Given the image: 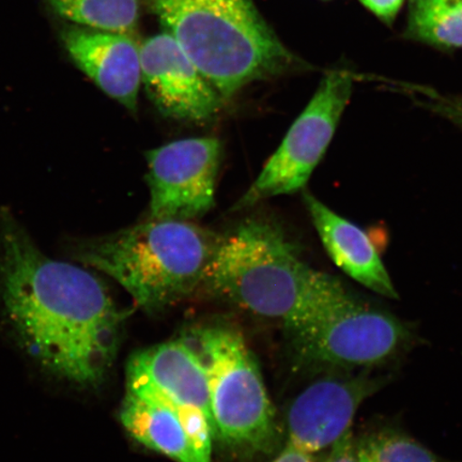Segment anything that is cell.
Here are the masks:
<instances>
[{
    "label": "cell",
    "mask_w": 462,
    "mask_h": 462,
    "mask_svg": "<svg viewBox=\"0 0 462 462\" xmlns=\"http://www.w3.org/2000/svg\"><path fill=\"white\" fill-rule=\"evenodd\" d=\"M314 454L303 452V450L289 446L277 456L273 462H316Z\"/></svg>",
    "instance_id": "obj_21"
},
{
    "label": "cell",
    "mask_w": 462,
    "mask_h": 462,
    "mask_svg": "<svg viewBox=\"0 0 462 462\" xmlns=\"http://www.w3.org/2000/svg\"><path fill=\"white\" fill-rule=\"evenodd\" d=\"M360 462H446L414 439L394 430L367 433L356 440Z\"/></svg>",
    "instance_id": "obj_17"
},
{
    "label": "cell",
    "mask_w": 462,
    "mask_h": 462,
    "mask_svg": "<svg viewBox=\"0 0 462 462\" xmlns=\"http://www.w3.org/2000/svg\"><path fill=\"white\" fill-rule=\"evenodd\" d=\"M406 36L440 48H462V0H409Z\"/></svg>",
    "instance_id": "obj_15"
},
{
    "label": "cell",
    "mask_w": 462,
    "mask_h": 462,
    "mask_svg": "<svg viewBox=\"0 0 462 462\" xmlns=\"http://www.w3.org/2000/svg\"><path fill=\"white\" fill-rule=\"evenodd\" d=\"M146 158L149 218L190 222L215 206L222 159V143L217 138L172 142L150 150Z\"/></svg>",
    "instance_id": "obj_8"
},
{
    "label": "cell",
    "mask_w": 462,
    "mask_h": 462,
    "mask_svg": "<svg viewBox=\"0 0 462 462\" xmlns=\"http://www.w3.org/2000/svg\"><path fill=\"white\" fill-rule=\"evenodd\" d=\"M360 2L380 20L391 23L400 13L403 0H360Z\"/></svg>",
    "instance_id": "obj_20"
},
{
    "label": "cell",
    "mask_w": 462,
    "mask_h": 462,
    "mask_svg": "<svg viewBox=\"0 0 462 462\" xmlns=\"http://www.w3.org/2000/svg\"><path fill=\"white\" fill-rule=\"evenodd\" d=\"M354 77L333 70L322 79L316 94L294 121L284 140L233 211L247 209L275 196L299 192L326 154L350 101Z\"/></svg>",
    "instance_id": "obj_7"
},
{
    "label": "cell",
    "mask_w": 462,
    "mask_h": 462,
    "mask_svg": "<svg viewBox=\"0 0 462 462\" xmlns=\"http://www.w3.org/2000/svg\"><path fill=\"white\" fill-rule=\"evenodd\" d=\"M217 240L188 221L149 218L71 248L79 263L113 277L140 308L155 311L202 284Z\"/></svg>",
    "instance_id": "obj_4"
},
{
    "label": "cell",
    "mask_w": 462,
    "mask_h": 462,
    "mask_svg": "<svg viewBox=\"0 0 462 462\" xmlns=\"http://www.w3.org/2000/svg\"><path fill=\"white\" fill-rule=\"evenodd\" d=\"M383 384L369 375L316 381L289 408L287 444L314 455L330 448L350 430L362 402Z\"/></svg>",
    "instance_id": "obj_10"
},
{
    "label": "cell",
    "mask_w": 462,
    "mask_h": 462,
    "mask_svg": "<svg viewBox=\"0 0 462 462\" xmlns=\"http://www.w3.org/2000/svg\"><path fill=\"white\" fill-rule=\"evenodd\" d=\"M0 296L33 359L75 385L102 383L123 314L99 277L44 255L7 208L0 211Z\"/></svg>",
    "instance_id": "obj_1"
},
{
    "label": "cell",
    "mask_w": 462,
    "mask_h": 462,
    "mask_svg": "<svg viewBox=\"0 0 462 462\" xmlns=\"http://www.w3.org/2000/svg\"><path fill=\"white\" fill-rule=\"evenodd\" d=\"M121 421L131 437L175 462H209L201 457L180 415L157 397L126 393Z\"/></svg>",
    "instance_id": "obj_14"
},
{
    "label": "cell",
    "mask_w": 462,
    "mask_h": 462,
    "mask_svg": "<svg viewBox=\"0 0 462 462\" xmlns=\"http://www.w3.org/2000/svg\"><path fill=\"white\" fill-rule=\"evenodd\" d=\"M337 280L305 263L279 225L253 218L217 240L202 284L294 333L315 319Z\"/></svg>",
    "instance_id": "obj_2"
},
{
    "label": "cell",
    "mask_w": 462,
    "mask_h": 462,
    "mask_svg": "<svg viewBox=\"0 0 462 462\" xmlns=\"http://www.w3.org/2000/svg\"><path fill=\"white\" fill-rule=\"evenodd\" d=\"M128 391L198 408L212 423L207 369L193 340H171L133 356Z\"/></svg>",
    "instance_id": "obj_11"
},
{
    "label": "cell",
    "mask_w": 462,
    "mask_h": 462,
    "mask_svg": "<svg viewBox=\"0 0 462 462\" xmlns=\"http://www.w3.org/2000/svg\"><path fill=\"white\" fill-rule=\"evenodd\" d=\"M142 84L165 117L204 124L221 111L223 99L170 32L141 45Z\"/></svg>",
    "instance_id": "obj_9"
},
{
    "label": "cell",
    "mask_w": 462,
    "mask_h": 462,
    "mask_svg": "<svg viewBox=\"0 0 462 462\" xmlns=\"http://www.w3.org/2000/svg\"><path fill=\"white\" fill-rule=\"evenodd\" d=\"M303 198L333 263L369 291L389 299L400 298L379 250L366 231L338 216L314 195L304 192Z\"/></svg>",
    "instance_id": "obj_13"
},
{
    "label": "cell",
    "mask_w": 462,
    "mask_h": 462,
    "mask_svg": "<svg viewBox=\"0 0 462 462\" xmlns=\"http://www.w3.org/2000/svg\"><path fill=\"white\" fill-rule=\"evenodd\" d=\"M155 14L223 101L248 84L305 70L253 0H152Z\"/></svg>",
    "instance_id": "obj_3"
},
{
    "label": "cell",
    "mask_w": 462,
    "mask_h": 462,
    "mask_svg": "<svg viewBox=\"0 0 462 462\" xmlns=\"http://www.w3.org/2000/svg\"><path fill=\"white\" fill-rule=\"evenodd\" d=\"M68 53L87 77L136 113L142 86L141 45L129 34L69 25L61 32Z\"/></svg>",
    "instance_id": "obj_12"
},
{
    "label": "cell",
    "mask_w": 462,
    "mask_h": 462,
    "mask_svg": "<svg viewBox=\"0 0 462 462\" xmlns=\"http://www.w3.org/2000/svg\"><path fill=\"white\" fill-rule=\"evenodd\" d=\"M192 340L207 369L216 437L230 448L267 449L275 438L274 409L242 335L212 327L195 332Z\"/></svg>",
    "instance_id": "obj_5"
},
{
    "label": "cell",
    "mask_w": 462,
    "mask_h": 462,
    "mask_svg": "<svg viewBox=\"0 0 462 462\" xmlns=\"http://www.w3.org/2000/svg\"><path fill=\"white\" fill-rule=\"evenodd\" d=\"M61 16L74 24L125 33L137 27L140 7L137 0H49Z\"/></svg>",
    "instance_id": "obj_16"
},
{
    "label": "cell",
    "mask_w": 462,
    "mask_h": 462,
    "mask_svg": "<svg viewBox=\"0 0 462 462\" xmlns=\"http://www.w3.org/2000/svg\"><path fill=\"white\" fill-rule=\"evenodd\" d=\"M294 350L320 367H371L400 354L411 342L407 325L351 293L338 281L309 326L291 333Z\"/></svg>",
    "instance_id": "obj_6"
},
{
    "label": "cell",
    "mask_w": 462,
    "mask_h": 462,
    "mask_svg": "<svg viewBox=\"0 0 462 462\" xmlns=\"http://www.w3.org/2000/svg\"><path fill=\"white\" fill-rule=\"evenodd\" d=\"M411 97L420 106L439 117L452 123L462 130V96L443 95L440 92L420 87L411 89Z\"/></svg>",
    "instance_id": "obj_18"
},
{
    "label": "cell",
    "mask_w": 462,
    "mask_h": 462,
    "mask_svg": "<svg viewBox=\"0 0 462 462\" xmlns=\"http://www.w3.org/2000/svg\"><path fill=\"white\" fill-rule=\"evenodd\" d=\"M322 462H360L359 456H357L356 440L351 430L333 444L330 452Z\"/></svg>",
    "instance_id": "obj_19"
}]
</instances>
